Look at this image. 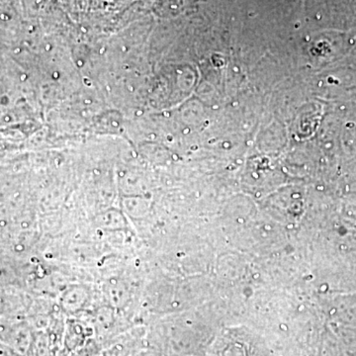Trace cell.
I'll use <instances>...</instances> for the list:
<instances>
[{"mask_svg": "<svg viewBox=\"0 0 356 356\" xmlns=\"http://www.w3.org/2000/svg\"><path fill=\"white\" fill-rule=\"evenodd\" d=\"M76 353H74L72 356H95L96 348L95 343H88L86 348H81L79 350H76Z\"/></svg>", "mask_w": 356, "mask_h": 356, "instance_id": "6da1fadb", "label": "cell"}]
</instances>
